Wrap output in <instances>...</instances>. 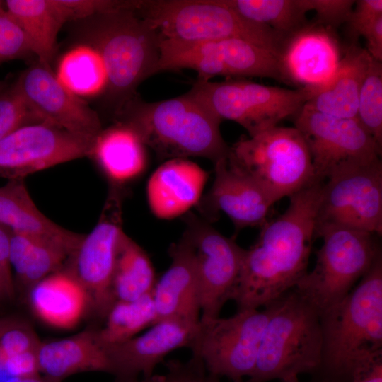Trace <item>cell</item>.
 <instances>
[{"instance_id": "obj_36", "label": "cell", "mask_w": 382, "mask_h": 382, "mask_svg": "<svg viewBox=\"0 0 382 382\" xmlns=\"http://www.w3.org/2000/svg\"><path fill=\"white\" fill-rule=\"evenodd\" d=\"M40 342L30 327L18 319H0V365L6 359L37 351Z\"/></svg>"}, {"instance_id": "obj_52", "label": "cell", "mask_w": 382, "mask_h": 382, "mask_svg": "<svg viewBox=\"0 0 382 382\" xmlns=\"http://www.w3.org/2000/svg\"><path fill=\"white\" fill-rule=\"evenodd\" d=\"M240 382H243V381H240Z\"/></svg>"}, {"instance_id": "obj_49", "label": "cell", "mask_w": 382, "mask_h": 382, "mask_svg": "<svg viewBox=\"0 0 382 382\" xmlns=\"http://www.w3.org/2000/svg\"><path fill=\"white\" fill-rule=\"evenodd\" d=\"M282 382H299V381L298 380V377H293V378L282 381ZM322 382H339V381L325 380Z\"/></svg>"}, {"instance_id": "obj_11", "label": "cell", "mask_w": 382, "mask_h": 382, "mask_svg": "<svg viewBox=\"0 0 382 382\" xmlns=\"http://www.w3.org/2000/svg\"><path fill=\"white\" fill-rule=\"evenodd\" d=\"M269 318L262 311L245 309L228 318H200L191 347L207 371L240 382L254 371L262 333Z\"/></svg>"}, {"instance_id": "obj_47", "label": "cell", "mask_w": 382, "mask_h": 382, "mask_svg": "<svg viewBox=\"0 0 382 382\" xmlns=\"http://www.w3.org/2000/svg\"><path fill=\"white\" fill-rule=\"evenodd\" d=\"M6 382H57L52 381L46 377L45 378H40L37 375L23 376V377H11Z\"/></svg>"}, {"instance_id": "obj_24", "label": "cell", "mask_w": 382, "mask_h": 382, "mask_svg": "<svg viewBox=\"0 0 382 382\" xmlns=\"http://www.w3.org/2000/svg\"><path fill=\"white\" fill-rule=\"evenodd\" d=\"M372 57L365 49H346L330 81L311 92L304 107L331 116L356 118L360 88Z\"/></svg>"}, {"instance_id": "obj_13", "label": "cell", "mask_w": 382, "mask_h": 382, "mask_svg": "<svg viewBox=\"0 0 382 382\" xmlns=\"http://www.w3.org/2000/svg\"><path fill=\"white\" fill-rule=\"evenodd\" d=\"M113 190L98 223L83 236L70 256L71 266L66 271L84 290L89 309L103 319L116 302L112 278L118 245L124 233L121 197L117 190Z\"/></svg>"}, {"instance_id": "obj_46", "label": "cell", "mask_w": 382, "mask_h": 382, "mask_svg": "<svg viewBox=\"0 0 382 382\" xmlns=\"http://www.w3.org/2000/svg\"><path fill=\"white\" fill-rule=\"evenodd\" d=\"M14 283L10 280L0 267V301L13 299L15 294Z\"/></svg>"}, {"instance_id": "obj_41", "label": "cell", "mask_w": 382, "mask_h": 382, "mask_svg": "<svg viewBox=\"0 0 382 382\" xmlns=\"http://www.w3.org/2000/svg\"><path fill=\"white\" fill-rule=\"evenodd\" d=\"M347 21V29L352 39L356 40L362 36L373 23L382 16L381 0H359Z\"/></svg>"}, {"instance_id": "obj_19", "label": "cell", "mask_w": 382, "mask_h": 382, "mask_svg": "<svg viewBox=\"0 0 382 382\" xmlns=\"http://www.w3.org/2000/svg\"><path fill=\"white\" fill-rule=\"evenodd\" d=\"M341 57L336 38L328 29L316 25H307L292 35L280 55L286 81L311 92L330 81Z\"/></svg>"}, {"instance_id": "obj_14", "label": "cell", "mask_w": 382, "mask_h": 382, "mask_svg": "<svg viewBox=\"0 0 382 382\" xmlns=\"http://www.w3.org/2000/svg\"><path fill=\"white\" fill-rule=\"evenodd\" d=\"M294 127L305 139L318 181L324 182L344 166L381 157V146L357 118L331 116L303 106Z\"/></svg>"}, {"instance_id": "obj_32", "label": "cell", "mask_w": 382, "mask_h": 382, "mask_svg": "<svg viewBox=\"0 0 382 382\" xmlns=\"http://www.w3.org/2000/svg\"><path fill=\"white\" fill-rule=\"evenodd\" d=\"M245 18L292 35L305 26L307 12L301 0H221Z\"/></svg>"}, {"instance_id": "obj_5", "label": "cell", "mask_w": 382, "mask_h": 382, "mask_svg": "<svg viewBox=\"0 0 382 382\" xmlns=\"http://www.w3.org/2000/svg\"><path fill=\"white\" fill-rule=\"evenodd\" d=\"M256 365L245 382L282 381L320 369L323 336L316 309L294 289L266 306Z\"/></svg>"}, {"instance_id": "obj_45", "label": "cell", "mask_w": 382, "mask_h": 382, "mask_svg": "<svg viewBox=\"0 0 382 382\" xmlns=\"http://www.w3.org/2000/svg\"><path fill=\"white\" fill-rule=\"evenodd\" d=\"M11 235V231L0 224V267L2 268L7 277L13 282L9 261Z\"/></svg>"}, {"instance_id": "obj_21", "label": "cell", "mask_w": 382, "mask_h": 382, "mask_svg": "<svg viewBox=\"0 0 382 382\" xmlns=\"http://www.w3.org/2000/svg\"><path fill=\"white\" fill-rule=\"evenodd\" d=\"M171 263L153 290L156 323L168 319L197 324L200 290L192 248L183 236L169 250Z\"/></svg>"}, {"instance_id": "obj_25", "label": "cell", "mask_w": 382, "mask_h": 382, "mask_svg": "<svg viewBox=\"0 0 382 382\" xmlns=\"http://www.w3.org/2000/svg\"><path fill=\"white\" fill-rule=\"evenodd\" d=\"M28 301L42 321L61 329L76 325L88 307L84 290L66 271L52 273L31 286Z\"/></svg>"}, {"instance_id": "obj_34", "label": "cell", "mask_w": 382, "mask_h": 382, "mask_svg": "<svg viewBox=\"0 0 382 382\" xmlns=\"http://www.w3.org/2000/svg\"><path fill=\"white\" fill-rule=\"evenodd\" d=\"M356 118L382 146V64L371 59L363 80Z\"/></svg>"}, {"instance_id": "obj_2", "label": "cell", "mask_w": 382, "mask_h": 382, "mask_svg": "<svg viewBox=\"0 0 382 382\" xmlns=\"http://www.w3.org/2000/svg\"><path fill=\"white\" fill-rule=\"evenodd\" d=\"M132 6L72 21L81 44L95 50L107 75L104 93L117 114L135 96L139 85L156 74L161 37Z\"/></svg>"}, {"instance_id": "obj_28", "label": "cell", "mask_w": 382, "mask_h": 382, "mask_svg": "<svg viewBox=\"0 0 382 382\" xmlns=\"http://www.w3.org/2000/svg\"><path fill=\"white\" fill-rule=\"evenodd\" d=\"M6 11L23 29L37 61L50 66L57 35L68 19L57 0H7Z\"/></svg>"}, {"instance_id": "obj_39", "label": "cell", "mask_w": 382, "mask_h": 382, "mask_svg": "<svg viewBox=\"0 0 382 382\" xmlns=\"http://www.w3.org/2000/svg\"><path fill=\"white\" fill-rule=\"evenodd\" d=\"M68 22L87 18L93 14L129 7L133 1L57 0Z\"/></svg>"}, {"instance_id": "obj_50", "label": "cell", "mask_w": 382, "mask_h": 382, "mask_svg": "<svg viewBox=\"0 0 382 382\" xmlns=\"http://www.w3.org/2000/svg\"><path fill=\"white\" fill-rule=\"evenodd\" d=\"M8 85V83L5 81L0 80V92L2 91Z\"/></svg>"}, {"instance_id": "obj_10", "label": "cell", "mask_w": 382, "mask_h": 382, "mask_svg": "<svg viewBox=\"0 0 382 382\" xmlns=\"http://www.w3.org/2000/svg\"><path fill=\"white\" fill-rule=\"evenodd\" d=\"M190 69L199 79L216 76H255L286 81L280 56L238 39L183 41L162 39L156 73Z\"/></svg>"}, {"instance_id": "obj_6", "label": "cell", "mask_w": 382, "mask_h": 382, "mask_svg": "<svg viewBox=\"0 0 382 382\" xmlns=\"http://www.w3.org/2000/svg\"><path fill=\"white\" fill-rule=\"evenodd\" d=\"M137 11L162 39H238L280 56L291 37L245 18L221 0L140 1Z\"/></svg>"}, {"instance_id": "obj_37", "label": "cell", "mask_w": 382, "mask_h": 382, "mask_svg": "<svg viewBox=\"0 0 382 382\" xmlns=\"http://www.w3.org/2000/svg\"><path fill=\"white\" fill-rule=\"evenodd\" d=\"M33 54L23 29L6 9L0 8V63Z\"/></svg>"}, {"instance_id": "obj_42", "label": "cell", "mask_w": 382, "mask_h": 382, "mask_svg": "<svg viewBox=\"0 0 382 382\" xmlns=\"http://www.w3.org/2000/svg\"><path fill=\"white\" fill-rule=\"evenodd\" d=\"M349 382H382V351L360 360L351 372Z\"/></svg>"}, {"instance_id": "obj_18", "label": "cell", "mask_w": 382, "mask_h": 382, "mask_svg": "<svg viewBox=\"0 0 382 382\" xmlns=\"http://www.w3.org/2000/svg\"><path fill=\"white\" fill-rule=\"evenodd\" d=\"M198 325L176 319L163 320L138 337L105 345L113 374L120 382H136L139 374L144 378L151 377L155 367L170 352L182 347L191 348Z\"/></svg>"}, {"instance_id": "obj_26", "label": "cell", "mask_w": 382, "mask_h": 382, "mask_svg": "<svg viewBox=\"0 0 382 382\" xmlns=\"http://www.w3.org/2000/svg\"><path fill=\"white\" fill-rule=\"evenodd\" d=\"M0 224L13 232L54 239L75 248L83 237L46 217L33 201L23 179L8 180L0 186Z\"/></svg>"}, {"instance_id": "obj_44", "label": "cell", "mask_w": 382, "mask_h": 382, "mask_svg": "<svg viewBox=\"0 0 382 382\" xmlns=\"http://www.w3.org/2000/svg\"><path fill=\"white\" fill-rule=\"evenodd\" d=\"M366 42L365 49L370 56L382 60V16H379L362 35Z\"/></svg>"}, {"instance_id": "obj_40", "label": "cell", "mask_w": 382, "mask_h": 382, "mask_svg": "<svg viewBox=\"0 0 382 382\" xmlns=\"http://www.w3.org/2000/svg\"><path fill=\"white\" fill-rule=\"evenodd\" d=\"M166 366V376L173 382H220L219 377L207 374L202 361L193 355L186 362L171 360Z\"/></svg>"}, {"instance_id": "obj_22", "label": "cell", "mask_w": 382, "mask_h": 382, "mask_svg": "<svg viewBox=\"0 0 382 382\" xmlns=\"http://www.w3.org/2000/svg\"><path fill=\"white\" fill-rule=\"evenodd\" d=\"M207 173L185 158L169 159L150 176L146 197L152 214L160 219L177 218L198 204Z\"/></svg>"}, {"instance_id": "obj_4", "label": "cell", "mask_w": 382, "mask_h": 382, "mask_svg": "<svg viewBox=\"0 0 382 382\" xmlns=\"http://www.w3.org/2000/svg\"><path fill=\"white\" fill-rule=\"evenodd\" d=\"M323 351L320 369L326 380L349 382L354 366L382 351V260L357 286L320 316Z\"/></svg>"}, {"instance_id": "obj_48", "label": "cell", "mask_w": 382, "mask_h": 382, "mask_svg": "<svg viewBox=\"0 0 382 382\" xmlns=\"http://www.w3.org/2000/svg\"><path fill=\"white\" fill-rule=\"evenodd\" d=\"M165 381V375H153L151 377L148 378H144L141 381L136 382H164Z\"/></svg>"}, {"instance_id": "obj_35", "label": "cell", "mask_w": 382, "mask_h": 382, "mask_svg": "<svg viewBox=\"0 0 382 382\" xmlns=\"http://www.w3.org/2000/svg\"><path fill=\"white\" fill-rule=\"evenodd\" d=\"M40 122L16 81L0 92V140L25 125Z\"/></svg>"}, {"instance_id": "obj_9", "label": "cell", "mask_w": 382, "mask_h": 382, "mask_svg": "<svg viewBox=\"0 0 382 382\" xmlns=\"http://www.w3.org/2000/svg\"><path fill=\"white\" fill-rule=\"evenodd\" d=\"M188 93L220 120L238 123L250 137L296 116L311 98L305 87L293 90L245 80L212 82L198 79Z\"/></svg>"}, {"instance_id": "obj_23", "label": "cell", "mask_w": 382, "mask_h": 382, "mask_svg": "<svg viewBox=\"0 0 382 382\" xmlns=\"http://www.w3.org/2000/svg\"><path fill=\"white\" fill-rule=\"evenodd\" d=\"M38 371L57 382L86 371L113 374V367L98 330H88L63 339L40 343L37 350Z\"/></svg>"}, {"instance_id": "obj_38", "label": "cell", "mask_w": 382, "mask_h": 382, "mask_svg": "<svg viewBox=\"0 0 382 382\" xmlns=\"http://www.w3.org/2000/svg\"><path fill=\"white\" fill-rule=\"evenodd\" d=\"M356 1L350 0H301L308 13L313 11L318 25L337 27L347 23Z\"/></svg>"}, {"instance_id": "obj_15", "label": "cell", "mask_w": 382, "mask_h": 382, "mask_svg": "<svg viewBox=\"0 0 382 382\" xmlns=\"http://www.w3.org/2000/svg\"><path fill=\"white\" fill-rule=\"evenodd\" d=\"M96 139L45 122L25 125L0 140V178L24 179L57 165L91 156Z\"/></svg>"}, {"instance_id": "obj_3", "label": "cell", "mask_w": 382, "mask_h": 382, "mask_svg": "<svg viewBox=\"0 0 382 382\" xmlns=\"http://www.w3.org/2000/svg\"><path fill=\"white\" fill-rule=\"evenodd\" d=\"M117 115L161 158L202 157L214 163L228 154L221 120L188 92L152 103L134 96Z\"/></svg>"}, {"instance_id": "obj_17", "label": "cell", "mask_w": 382, "mask_h": 382, "mask_svg": "<svg viewBox=\"0 0 382 382\" xmlns=\"http://www.w3.org/2000/svg\"><path fill=\"white\" fill-rule=\"evenodd\" d=\"M16 83L41 122L91 139L103 130L97 112L68 90L50 66L37 61L22 71Z\"/></svg>"}, {"instance_id": "obj_31", "label": "cell", "mask_w": 382, "mask_h": 382, "mask_svg": "<svg viewBox=\"0 0 382 382\" xmlns=\"http://www.w3.org/2000/svg\"><path fill=\"white\" fill-rule=\"evenodd\" d=\"M56 76L68 90L79 97L103 93L107 85L101 57L92 47L83 44L62 57Z\"/></svg>"}, {"instance_id": "obj_8", "label": "cell", "mask_w": 382, "mask_h": 382, "mask_svg": "<svg viewBox=\"0 0 382 382\" xmlns=\"http://www.w3.org/2000/svg\"><path fill=\"white\" fill-rule=\"evenodd\" d=\"M227 160L273 204L318 181L307 144L295 127L277 126L242 138L230 147Z\"/></svg>"}, {"instance_id": "obj_12", "label": "cell", "mask_w": 382, "mask_h": 382, "mask_svg": "<svg viewBox=\"0 0 382 382\" xmlns=\"http://www.w3.org/2000/svg\"><path fill=\"white\" fill-rule=\"evenodd\" d=\"M327 180L323 184L316 226L335 224L381 236V159L344 166Z\"/></svg>"}, {"instance_id": "obj_20", "label": "cell", "mask_w": 382, "mask_h": 382, "mask_svg": "<svg viewBox=\"0 0 382 382\" xmlns=\"http://www.w3.org/2000/svg\"><path fill=\"white\" fill-rule=\"evenodd\" d=\"M273 204L260 186L232 166L227 156L214 163V179L204 207L214 216L222 212L236 231L262 226Z\"/></svg>"}, {"instance_id": "obj_30", "label": "cell", "mask_w": 382, "mask_h": 382, "mask_svg": "<svg viewBox=\"0 0 382 382\" xmlns=\"http://www.w3.org/2000/svg\"><path fill=\"white\" fill-rule=\"evenodd\" d=\"M152 262L146 251L122 233L117 249L112 278L117 301H133L151 293L156 284Z\"/></svg>"}, {"instance_id": "obj_16", "label": "cell", "mask_w": 382, "mask_h": 382, "mask_svg": "<svg viewBox=\"0 0 382 382\" xmlns=\"http://www.w3.org/2000/svg\"><path fill=\"white\" fill-rule=\"evenodd\" d=\"M183 236L195 258L200 290V318L219 317L225 303L231 300L245 249L197 218L189 219Z\"/></svg>"}, {"instance_id": "obj_51", "label": "cell", "mask_w": 382, "mask_h": 382, "mask_svg": "<svg viewBox=\"0 0 382 382\" xmlns=\"http://www.w3.org/2000/svg\"><path fill=\"white\" fill-rule=\"evenodd\" d=\"M164 382H173L170 379H169L166 375H165V381Z\"/></svg>"}, {"instance_id": "obj_1", "label": "cell", "mask_w": 382, "mask_h": 382, "mask_svg": "<svg viewBox=\"0 0 382 382\" xmlns=\"http://www.w3.org/2000/svg\"><path fill=\"white\" fill-rule=\"evenodd\" d=\"M323 184L316 181L291 195L285 212L267 221L255 245L245 250L231 297L238 311L266 306L308 272Z\"/></svg>"}, {"instance_id": "obj_29", "label": "cell", "mask_w": 382, "mask_h": 382, "mask_svg": "<svg viewBox=\"0 0 382 382\" xmlns=\"http://www.w3.org/2000/svg\"><path fill=\"white\" fill-rule=\"evenodd\" d=\"M76 249L54 239L11 231L9 261L17 283L29 289L56 272Z\"/></svg>"}, {"instance_id": "obj_27", "label": "cell", "mask_w": 382, "mask_h": 382, "mask_svg": "<svg viewBox=\"0 0 382 382\" xmlns=\"http://www.w3.org/2000/svg\"><path fill=\"white\" fill-rule=\"evenodd\" d=\"M91 156L115 185L136 179L147 163L144 142L132 128L120 122L100 132Z\"/></svg>"}, {"instance_id": "obj_43", "label": "cell", "mask_w": 382, "mask_h": 382, "mask_svg": "<svg viewBox=\"0 0 382 382\" xmlns=\"http://www.w3.org/2000/svg\"><path fill=\"white\" fill-rule=\"evenodd\" d=\"M37 351L26 352L5 359L1 364L12 377L36 375L38 371Z\"/></svg>"}, {"instance_id": "obj_33", "label": "cell", "mask_w": 382, "mask_h": 382, "mask_svg": "<svg viewBox=\"0 0 382 382\" xmlns=\"http://www.w3.org/2000/svg\"><path fill=\"white\" fill-rule=\"evenodd\" d=\"M98 330L100 341L112 345L129 340L156 322L153 291L133 301H117Z\"/></svg>"}, {"instance_id": "obj_7", "label": "cell", "mask_w": 382, "mask_h": 382, "mask_svg": "<svg viewBox=\"0 0 382 382\" xmlns=\"http://www.w3.org/2000/svg\"><path fill=\"white\" fill-rule=\"evenodd\" d=\"M323 238L315 266L294 288L319 316L340 302L381 256L374 234L335 224L316 226Z\"/></svg>"}]
</instances>
